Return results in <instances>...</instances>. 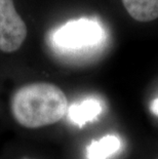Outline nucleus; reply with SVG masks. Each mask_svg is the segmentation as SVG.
Listing matches in <instances>:
<instances>
[{"instance_id": "nucleus-2", "label": "nucleus", "mask_w": 158, "mask_h": 159, "mask_svg": "<svg viewBox=\"0 0 158 159\" xmlns=\"http://www.w3.org/2000/svg\"><path fill=\"white\" fill-rule=\"evenodd\" d=\"M105 31L101 24L92 19L70 21L56 30L52 42L56 48L67 52H80L96 47L103 41Z\"/></svg>"}, {"instance_id": "nucleus-1", "label": "nucleus", "mask_w": 158, "mask_h": 159, "mask_svg": "<svg viewBox=\"0 0 158 159\" xmlns=\"http://www.w3.org/2000/svg\"><path fill=\"white\" fill-rule=\"evenodd\" d=\"M11 112L16 121L27 128H39L62 120L68 111V100L56 84H26L13 93Z\"/></svg>"}, {"instance_id": "nucleus-7", "label": "nucleus", "mask_w": 158, "mask_h": 159, "mask_svg": "<svg viewBox=\"0 0 158 159\" xmlns=\"http://www.w3.org/2000/svg\"><path fill=\"white\" fill-rule=\"evenodd\" d=\"M150 109H151V111H152V112L155 114V115H158V98L154 100L152 103H151Z\"/></svg>"}, {"instance_id": "nucleus-5", "label": "nucleus", "mask_w": 158, "mask_h": 159, "mask_svg": "<svg viewBox=\"0 0 158 159\" xmlns=\"http://www.w3.org/2000/svg\"><path fill=\"white\" fill-rule=\"evenodd\" d=\"M122 3L129 15L138 22L158 19V0H122Z\"/></svg>"}, {"instance_id": "nucleus-8", "label": "nucleus", "mask_w": 158, "mask_h": 159, "mask_svg": "<svg viewBox=\"0 0 158 159\" xmlns=\"http://www.w3.org/2000/svg\"><path fill=\"white\" fill-rule=\"evenodd\" d=\"M157 159H158V158H157Z\"/></svg>"}, {"instance_id": "nucleus-4", "label": "nucleus", "mask_w": 158, "mask_h": 159, "mask_svg": "<svg viewBox=\"0 0 158 159\" xmlns=\"http://www.w3.org/2000/svg\"><path fill=\"white\" fill-rule=\"evenodd\" d=\"M102 111L103 107L100 101L96 99H87L79 104H73L68 107L67 114L74 124L82 127L87 122L95 120L102 113Z\"/></svg>"}, {"instance_id": "nucleus-6", "label": "nucleus", "mask_w": 158, "mask_h": 159, "mask_svg": "<svg viewBox=\"0 0 158 159\" xmlns=\"http://www.w3.org/2000/svg\"><path fill=\"white\" fill-rule=\"evenodd\" d=\"M121 142L116 136H105L93 141L86 147L87 159H107L120 149Z\"/></svg>"}, {"instance_id": "nucleus-3", "label": "nucleus", "mask_w": 158, "mask_h": 159, "mask_svg": "<svg viewBox=\"0 0 158 159\" xmlns=\"http://www.w3.org/2000/svg\"><path fill=\"white\" fill-rule=\"evenodd\" d=\"M27 37V26L15 7L13 0H0V50L20 49Z\"/></svg>"}]
</instances>
